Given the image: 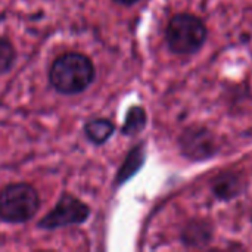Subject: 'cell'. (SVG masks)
Instances as JSON below:
<instances>
[{"label":"cell","mask_w":252,"mask_h":252,"mask_svg":"<svg viewBox=\"0 0 252 252\" xmlns=\"http://www.w3.org/2000/svg\"><path fill=\"white\" fill-rule=\"evenodd\" d=\"M165 37L171 52L190 55L204 46L207 40V28L198 16L179 13L170 21Z\"/></svg>","instance_id":"3"},{"label":"cell","mask_w":252,"mask_h":252,"mask_svg":"<svg viewBox=\"0 0 252 252\" xmlns=\"http://www.w3.org/2000/svg\"><path fill=\"white\" fill-rule=\"evenodd\" d=\"M210 229L207 227L205 223H193L190 227L186 229V233H185V242L189 244V245H195V247H199L205 242H208L207 239L210 238Z\"/></svg>","instance_id":"10"},{"label":"cell","mask_w":252,"mask_h":252,"mask_svg":"<svg viewBox=\"0 0 252 252\" xmlns=\"http://www.w3.org/2000/svg\"><path fill=\"white\" fill-rule=\"evenodd\" d=\"M40 207L37 190L27 183L6 186L0 192V220L6 223H25L31 220Z\"/></svg>","instance_id":"2"},{"label":"cell","mask_w":252,"mask_h":252,"mask_svg":"<svg viewBox=\"0 0 252 252\" xmlns=\"http://www.w3.org/2000/svg\"><path fill=\"white\" fill-rule=\"evenodd\" d=\"M15 59H16V52L13 44L7 38L0 37V74L7 72L12 68Z\"/></svg>","instance_id":"11"},{"label":"cell","mask_w":252,"mask_h":252,"mask_svg":"<svg viewBox=\"0 0 252 252\" xmlns=\"http://www.w3.org/2000/svg\"><path fill=\"white\" fill-rule=\"evenodd\" d=\"M89 216L90 210L84 202L71 195H62L55 208L40 220L38 227L53 230L66 226H75L84 223Z\"/></svg>","instance_id":"4"},{"label":"cell","mask_w":252,"mask_h":252,"mask_svg":"<svg viewBox=\"0 0 252 252\" xmlns=\"http://www.w3.org/2000/svg\"><path fill=\"white\" fill-rule=\"evenodd\" d=\"M143 158H145V154H143V149L140 146L136 148V149H133L128 154L124 165L121 167L120 174L117 176V182L118 183H124L128 177H131L139 170V167L143 164Z\"/></svg>","instance_id":"7"},{"label":"cell","mask_w":252,"mask_h":252,"mask_svg":"<svg viewBox=\"0 0 252 252\" xmlns=\"http://www.w3.org/2000/svg\"><path fill=\"white\" fill-rule=\"evenodd\" d=\"M180 143L183 152L192 158H205L216 152V146L211 140V136L205 130L186 131L182 136Z\"/></svg>","instance_id":"5"},{"label":"cell","mask_w":252,"mask_h":252,"mask_svg":"<svg viewBox=\"0 0 252 252\" xmlns=\"http://www.w3.org/2000/svg\"><path fill=\"white\" fill-rule=\"evenodd\" d=\"M146 124V114L143 111V108L140 106H133L126 117L124 126H123V133L127 136H133L136 133H139L140 130L145 128Z\"/></svg>","instance_id":"8"},{"label":"cell","mask_w":252,"mask_h":252,"mask_svg":"<svg viewBox=\"0 0 252 252\" xmlns=\"http://www.w3.org/2000/svg\"><path fill=\"white\" fill-rule=\"evenodd\" d=\"M239 192V180L233 174H226L216 180L214 193L221 199H229L238 195Z\"/></svg>","instance_id":"9"},{"label":"cell","mask_w":252,"mask_h":252,"mask_svg":"<svg viewBox=\"0 0 252 252\" xmlns=\"http://www.w3.org/2000/svg\"><path fill=\"white\" fill-rule=\"evenodd\" d=\"M115 127L109 120L105 118H97V120H92L84 126V133L87 136V139L90 142H93L94 145H102L105 143L114 133Z\"/></svg>","instance_id":"6"},{"label":"cell","mask_w":252,"mask_h":252,"mask_svg":"<svg viewBox=\"0 0 252 252\" xmlns=\"http://www.w3.org/2000/svg\"><path fill=\"white\" fill-rule=\"evenodd\" d=\"M114 1L121 3V4H133V3H136L137 0H114Z\"/></svg>","instance_id":"12"},{"label":"cell","mask_w":252,"mask_h":252,"mask_svg":"<svg viewBox=\"0 0 252 252\" xmlns=\"http://www.w3.org/2000/svg\"><path fill=\"white\" fill-rule=\"evenodd\" d=\"M53 89L62 94H77L84 92L94 80L92 61L81 53H65L55 59L49 71Z\"/></svg>","instance_id":"1"}]
</instances>
